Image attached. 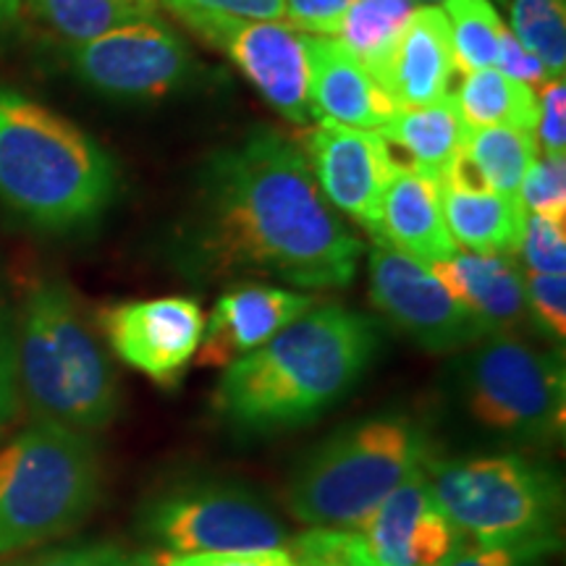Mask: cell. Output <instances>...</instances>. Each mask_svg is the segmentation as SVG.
<instances>
[{
	"label": "cell",
	"mask_w": 566,
	"mask_h": 566,
	"mask_svg": "<svg viewBox=\"0 0 566 566\" xmlns=\"http://www.w3.org/2000/svg\"><path fill=\"white\" fill-rule=\"evenodd\" d=\"M459 384L467 409L485 428L535 443L562 438V354L537 352L512 336H485L459 365Z\"/></svg>",
	"instance_id": "8"
},
{
	"label": "cell",
	"mask_w": 566,
	"mask_h": 566,
	"mask_svg": "<svg viewBox=\"0 0 566 566\" xmlns=\"http://www.w3.org/2000/svg\"><path fill=\"white\" fill-rule=\"evenodd\" d=\"M543 551L504 546H459L441 566H535Z\"/></svg>",
	"instance_id": "39"
},
{
	"label": "cell",
	"mask_w": 566,
	"mask_h": 566,
	"mask_svg": "<svg viewBox=\"0 0 566 566\" xmlns=\"http://www.w3.org/2000/svg\"><path fill=\"white\" fill-rule=\"evenodd\" d=\"M470 126L464 124L454 95L443 101L420 105V108H399L378 132L388 150H399L407 160L396 166L412 168L424 179L441 184L449 166L462 153Z\"/></svg>",
	"instance_id": "21"
},
{
	"label": "cell",
	"mask_w": 566,
	"mask_h": 566,
	"mask_svg": "<svg viewBox=\"0 0 566 566\" xmlns=\"http://www.w3.org/2000/svg\"><path fill=\"white\" fill-rule=\"evenodd\" d=\"M464 153L472 168L493 192L516 197L530 163L535 160V134L516 126H478L467 129Z\"/></svg>",
	"instance_id": "26"
},
{
	"label": "cell",
	"mask_w": 566,
	"mask_h": 566,
	"mask_svg": "<svg viewBox=\"0 0 566 566\" xmlns=\"http://www.w3.org/2000/svg\"><path fill=\"white\" fill-rule=\"evenodd\" d=\"M520 254L525 258L530 273L562 275L566 268V223L527 212Z\"/></svg>",
	"instance_id": "30"
},
{
	"label": "cell",
	"mask_w": 566,
	"mask_h": 566,
	"mask_svg": "<svg viewBox=\"0 0 566 566\" xmlns=\"http://www.w3.org/2000/svg\"><path fill=\"white\" fill-rule=\"evenodd\" d=\"M454 101L464 124L472 129H478V126H516V129L535 134V90L530 84L509 80L499 69L467 71Z\"/></svg>",
	"instance_id": "23"
},
{
	"label": "cell",
	"mask_w": 566,
	"mask_h": 566,
	"mask_svg": "<svg viewBox=\"0 0 566 566\" xmlns=\"http://www.w3.org/2000/svg\"><path fill=\"white\" fill-rule=\"evenodd\" d=\"M428 436L405 417L354 422L304 457L289 483V512L313 527H363L396 488L428 467Z\"/></svg>",
	"instance_id": "5"
},
{
	"label": "cell",
	"mask_w": 566,
	"mask_h": 566,
	"mask_svg": "<svg viewBox=\"0 0 566 566\" xmlns=\"http://www.w3.org/2000/svg\"><path fill=\"white\" fill-rule=\"evenodd\" d=\"M430 499L459 535L475 546H556L562 483L546 467L514 454L424 467Z\"/></svg>",
	"instance_id": "7"
},
{
	"label": "cell",
	"mask_w": 566,
	"mask_h": 566,
	"mask_svg": "<svg viewBox=\"0 0 566 566\" xmlns=\"http://www.w3.org/2000/svg\"><path fill=\"white\" fill-rule=\"evenodd\" d=\"M134 558L137 556L126 554L116 543H84V546L48 551V554L6 566H132Z\"/></svg>",
	"instance_id": "35"
},
{
	"label": "cell",
	"mask_w": 566,
	"mask_h": 566,
	"mask_svg": "<svg viewBox=\"0 0 566 566\" xmlns=\"http://www.w3.org/2000/svg\"><path fill=\"white\" fill-rule=\"evenodd\" d=\"M352 0H283V17L292 30L302 34H321L334 38L344 11Z\"/></svg>",
	"instance_id": "36"
},
{
	"label": "cell",
	"mask_w": 566,
	"mask_h": 566,
	"mask_svg": "<svg viewBox=\"0 0 566 566\" xmlns=\"http://www.w3.org/2000/svg\"><path fill=\"white\" fill-rule=\"evenodd\" d=\"M118 195L108 153L45 105L0 87V202L38 229H87Z\"/></svg>",
	"instance_id": "3"
},
{
	"label": "cell",
	"mask_w": 566,
	"mask_h": 566,
	"mask_svg": "<svg viewBox=\"0 0 566 566\" xmlns=\"http://www.w3.org/2000/svg\"><path fill=\"white\" fill-rule=\"evenodd\" d=\"M101 495L90 438L38 422L0 449V558L59 541L80 527Z\"/></svg>",
	"instance_id": "6"
},
{
	"label": "cell",
	"mask_w": 566,
	"mask_h": 566,
	"mask_svg": "<svg viewBox=\"0 0 566 566\" xmlns=\"http://www.w3.org/2000/svg\"><path fill=\"white\" fill-rule=\"evenodd\" d=\"M142 527L168 554L268 551L286 543L281 522L258 495L239 485L195 483L158 495Z\"/></svg>",
	"instance_id": "9"
},
{
	"label": "cell",
	"mask_w": 566,
	"mask_h": 566,
	"mask_svg": "<svg viewBox=\"0 0 566 566\" xmlns=\"http://www.w3.org/2000/svg\"><path fill=\"white\" fill-rule=\"evenodd\" d=\"M132 566H158V562H155V556H137Z\"/></svg>",
	"instance_id": "42"
},
{
	"label": "cell",
	"mask_w": 566,
	"mask_h": 566,
	"mask_svg": "<svg viewBox=\"0 0 566 566\" xmlns=\"http://www.w3.org/2000/svg\"><path fill=\"white\" fill-rule=\"evenodd\" d=\"M525 302L535 325L551 338L564 342L566 336V279L546 273H527Z\"/></svg>",
	"instance_id": "31"
},
{
	"label": "cell",
	"mask_w": 566,
	"mask_h": 566,
	"mask_svg": "<svg viewBox=\"0 0 566 566\" xmlns=\"http://www.w3.org/2000/svg\"><path fill=\"white\" fill-rule=\"evenodd\" d=\"M111 349L160 386H174L200 349L205 315L189 296L111 304L101 313Z\"/></svg>",
	"instance_id": "14"
},
{
	"label": "cell",
	"mask_w": 566,
	"mask_h": 566,
	"mask_svg": "<svg viewBox=\"0 0 566 566\" xmlns=\"http://www.w3.org/2000/svg\"><path fill=\"white\" fill-rule=\"evenodd\" d=\"M158 566H294L289 548L216 551V554H158Z\"/></svg>",
	"instance_id": "34"
},
{
	"label": "cell",
	"mask_w": 566,
	"mask_h": 566,
	"mask_svg": "<svg viewBox=\"0 0 566 566\" xmlns=\"http://www.w3.org/2000/svg\"><path fill=\"white\" fill-rule=\"evenodd\" d=\"M537 142L548 155H564L566 150V84L551 80L537 95Z\"/></svg>",
	"instance_id": "33"
},
{
	"label": "cell",
	"mask_w": 566,
	"mask_h": 566,
	"mask_svg": "<svg viewBox=\"0 0 566 566\" xmlns=\"http://www.w3.org/2000/svg\"><path fill=\"white\" fill-rule=\"evenodd\" d=\"M363 252L304 153L263 126L202 163L179 233L189 273L279 279L310 292L349 286Z\"/></svg>",
	"instance_id": "1"
},
{
	"label": "cell",
	"mask_w": 566,
	"mask_h": 566,
	"mask_svg": "<svg viewBox=\"0 0 566 566\" xmlns=\"http://www.w3.org/2000/svg\"><path fill=\"white\" fill-rule=\"evenodd\" d=\"M310 168L331 208L349 216L380 242V205L396 163L378 132L317 118L307 134Z\"/></svg>",
	"instance_id": "13"
},
{
	"label": "cell",
	"mask_w": 566,
	"mask_h": 566,
	"mask_svg": "<svg viewBox=\"0 0 566 566\" xmlns=\"http://www.w3.org/2000/svg\"><path fill=\"white\" fill-rule=\"evenodd\" d=\"M415 3H422V6H433V3H441V0H415Z\"/></svg>",
	"instance_id": "43"
},
{
	"label": "cell",
	"mask_w": 566,
	"mask_h": 566,
	"mask_svg": "<svg viewBox=\"0 0 566 566\" xmlns=\"http://www.w3.org/2000/svg\"><path fill=\"white\" fill-rule=\"evenodd\" d=\"M459 548V533L436 506H428L409 535V556L415 566H441Z\"/></svg>",
	"instance_id": "32"
},
{
	"label": "cell",
	"mask_w": 566,
	"mask_h": 566,
	"mask_svg": "<svg viewBox=\"0 0 566 566\" xmlns=\"http://www.w3.org/2000/svg\"><path fill=\"white\" fill-rule=\"evenodd\" d=\"M516 200L537 216L566 221V160L564 155H535Z\"/></svg>",
	"instance_id": "29"
},
{
	"label": "cell",
	"mask_w": 566,
	"mask_h": 566,
	"mask_svg": "<svg viewBox=\"0 0 566 566\" xmlns=\"http://www.w3.org/2000/svg\"><path fill=\"white\" fill-rule=\"evenodd\" d=\"M380 346L373 317L344 304L310 307L271 342L223 370L212 407L237 433L313 422L357 386Z\"/></svg>",
	"instance_id": "2"
},
{
	"label": "cell",
	"mask_w": 566,
	"mask_h": 566,
	"mask_svg": "<svg viewBox=\"0 0 566 566\" xmlns=\"http://www.w3.org/2000/svg\"><path fill=\"white\" fill-rule=\"evenodd\" d=\"M428 506H433L428 472L417 470L367 516L359 535L365 537L375 566H415L409 556V535Z\"/></svg>",
	"instance_id": "24"
},
{
	"label": "cell",
	"mask_w": 566,
	"mask_h": 566,
	"mask_svg": "<svg viewBox=\"0 0 566 566\" xmlns=\"http://www.w3.org/2000/svg\"><path fill=\"white\" fill-rule=\"evenodd\" d=\"M13 370L40 422L90 433L113 422L118 378L63 281L34 283L21 310Z\"/></svg>",
	"instance_id": "4"
},
{
	"label": "cell",
	"mask_w": 566,
	"mask_h": 566,
	"mask_svg": "<svg viewBox=\"0 0 566 566\" xmlns=\"http://www.w3.org/2000/svg\"><path fill=\"white\" fill-rule=\"evenodd\" d=\"M310 59V108L317 118L380 132L399 111L384 84L367 71L336 38L304 34Z\"/></svg>",
	"instance_id": "16"
},
{
	"label": "cell",
	"mask_w": 566,
	"mask_h": 566,
	"mask_svg": "<svg viewBox=\"0 0 566 566\" xmlns=\"http://www.w3.org/2000/svg\"><path fill=\"white\" fill-rule=\"evenodd\" d=\"M13 384H17V370H13V344L0 334V424L11 415L13 407Z\"/></svg>",
	"instance_id": "40"
},
{
	"label": "cell",
	"mask_w": 566,
	"mask_h": 566,
	"mask_svg": "<svg viewBox=\"0 0 566 566\" xmlns=\"http://www.w3.org/2000/svg\"><path fill=\"white\" fill-rule=\"evenodd\" d=\"M21 0H0V27L9 24L11 19H17Z\"/></svg>",
	"instance_id": "41"
},
{
	"label": "cell",
	"mask_w": 566,
	"mask_h": 566,
	"mask_svg": "<svg viewBox=\"0 0 566 566\" xmlns=\"http://www.w3.org/2000/svg\"><path fill=\"white\" fill-rule=\"evenodd\" d=\"M443 13L451 27L457 66H462L464 74L493 69L504 21L491 0H443Z\"/></svg>",
	"instance_id": "27"
},
{
	"label": "cell",
	"mask_w": 566,
	"mask_h": 566,
	"mask_svg": "<svg viewBox=\"0 0 566 566\" xmlns=\"http://www.w3.org/2000/svg\"><path fill=\"white\" fill-rule=\"evenodd\" d=\"M495 66L504 76L522 84H546L551 82L543 63L535 59L533 53L522 48V42L514 38V32L504 24L501 27L499 38V59H495Z\"/></svg>",
	"instance_id": "38"
},
{
	"label": "cell",
	"mask_w": 566,
	"mask_h": 566,
	"mask_svg": "<svg viewBox=\"0 0 566 566\" xmlns=\"http://www.w3.org/2000/svg\"><path fill=\"white\" fill-rule=\"evenodd\" d=\"M454 69V42L443 9L417 6L394 51L386 90L399 108H420L449 95Z\"/></svg>",
	"instance_id": "19"
},
{
	"label": "cell",
	"mask_w": 566,
	"mask_h": 566,
	"mask_svg": "<svg viewBox=\"0 0 566 566\" xmlns=\"http://www.w3.org/2000/svg\"><path fill=\"white\" fill-rule=\"evenodd\" d=\"M446 292L462 302L488 336H506L525 321V275L512 254L462 252L446 263L428 265Z\"/></svg>",
	"instance_id": "18"
},
{
	"label": "cell",
	"mask_w": 566,
	"mask_h": 566,
	"mask_svg": "<svg viewBox=\"0 0 566 566\" xmlns=\"http://www.w3.org/2000/svg\"><path fill=\"white\" fill-rule=\"evenodd\" d=\"M370 300L401 334L428 352L470 349L488 336L428 265L386 242H375L370 250Z\"/></svg>",
	"instance_id": "12"
},
{
	"label": "cell",
	"mask_w": 566,
	"mask_h": 566,
	"mask_svg": "<svg viewBox=\"0 0 566 566\" xmlns=\"http://www.w3.org/2000/svg\"><path fill=\"white\" fill-rule=\"evenodd\" d=\"M438 189H441L446 226L457 247L480 254H512V258L520 252L527 210L516 197L488 189L467 158L464 147Z\"/></svg>",
	"instance_id": "17"
},
{
	"label": "cell",
	"mask_w": 566,
	"mask_h": 566,
	"mask_svg": "<svg viewBox=\"0 0 566 566\" xmlns=\"http://www.w3.org/2000/svg\"><path fill=\"white\" fill-rule=\"evenodd\" d=\"M160 0H30V11L71 45L153 19Z\"/></svg>",
	"instance_id": "25"
},
{
	"label": "cell",
	"mask_w": 566,
	"mask_h": 566,
	"mask_svg": "<svg viewBox=\"0 0 566 566\" xmlns=\"http://www.w3.org/2000/svg\"><path fill=\"white\" fill-rule=\"evenodd\" d=\"M176 17L184 13H223L237 19L279 21L283 17V0H160Z\"/></svg>",
	"instance_id": "37"
},
{
	"label": "cell",
	"mask_w": 566,
	"mask_h": 566,
	"mask_svg": "<svg viewBox=\"0 0 566 566\" xmlns=\"http://www.w3.org/2000/svg\"><path fill=\"white\" fill-rule=\"evenodd\" d=\"M415 0H352L334 38L386 87V74Z\"/></svg>",
	"instance_id": "22"
},
{
	"label": "cell",
	"mask_w": 566,
	"mask_h": 566,
	"mask_svg": "<svg viewBox=\"0 0 566 566\" xmlns=\"http://www.w3.org/2000/svg\"><path fill=\"white\" fill-rule=\"evenodd\" d=\"M87 87L116 101H160L195 80V59L166 21L145 19L69 48Z\"/></svg>",
	"instance_id": "10"
},
{
	"label": "cell",
	"mask_w": 566,
	"mask_h": 566,
	"mask_svg": "<svg viewBox=\"0 0 566 566\" xmlns=\"http://www.w3.org/2000/svg\"><path fill=\"white\" fill-rule=\"evenodd\" d=\"M514 38L546 69L548 80H564L566 17L564 0H512Z\"/></svg>",
	"instance_id": "28"
},
{
	"label": "cell",
	"mask_w": 566,
	"mask_h": 566,
	"mask_svg": "<svg viewBox=\"0 0 566 566\" xmlns=\"http://www.w3.org/2000/svg\"><path fill=\"white\" fill-rule=\"evenodd\" d=\"M197 38L229 55L283 118L294 124L315 122L310 108V59L304 34L283 21L237 19L223 13L179 17Z\"/></svg>",
	"instance_id": "11"
},
{
	"label": "cell",
	"mask_w": 566,
	"mask_h": 566,
	"mask_svg": "<svg viewBox=\"0 0 566 566\" xmlns=\"http://www.w3.org/2000/svg\"><path fill=\"white\" fill-rule=\"evenodd\" d=\"M310 307H315L313 296L281 286L242 283L229 289L205 323L200 349L195 354L197 365L226 370L300 321Z\"/></svg>",
	"instance_id": "15"
},
{
	"label": "cell",
	"mask_w": 566,
	"mask_h": 566,
	"mask_svg": "<svg viewBox=\"0 0 566 566\" xmlns=\"http://www.w3.org/2000/svg\"><path fill=\"white\" fill-rule=\"evenodd\" d=\"M380 242L412 254L424 265L446 263L459 247L451 239L436 181L396 166L380 205Z\"/></svg>",
	"instance_id": "20"
}]
</instances>
